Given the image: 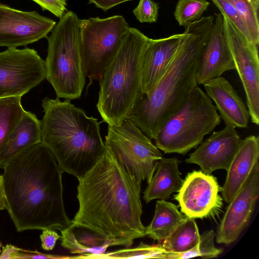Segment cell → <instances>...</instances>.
<instances>
[{
	"label": "cell",
	"mask_w": 259,
	"mask_h": 259,
	"mask_svg": "<svg viewBox=\"0 0 259 259\" xmlns=\"http://www.w3.org/2000/svg\"><path fill=\"white\" fill-rule=\"evenodd\" d=\"M79 208L72 224L90 230L111 246L131 247L146 235L141 220V187L127 174L110 150L78 179Z\"/></svg>",
	"instance_id": "obj_1"
},
{
	"label": "cell",
	"mask_w": 259,
	"mask_h": 259,
	"mask_svg": "<svg viewBox=\"0 0 259 259\" xmlns=\"http://www.w3.org/2000/svg\"><path fill=\"white\" fill-rule=\"evenodd\" d=\"M3 169L6 209L17 231H61L71 225L64 204V172L41 142L18 154Z\"/></svg>",
	"instance_id": "obj_2"
},
{
	"label": "cell",
	"mask_w": 259,
	"mask_h": 259,
	"mask_svg": "<svg viewBox=\"0 0 259 259\" xmlns=\"http://www.w3.org/2000/svg\"><path fill=\"white\" fill-rule=\"evenodd\" d=\"M214 17H202L186 27L185 37L167 70L148 95H140L127 117L150 139L183 105L196 83L201 52L209 38Z\"/></svg>",
	"instance_id": "obj_3"
},
{
	"label": "cell",
	"mask_w": 259,
	"mask_h": 259,
	"mask_svg": "<svg viewBox=\"0 0 259 259\" xmlns=\"http://www.w3.org/2000/svg\"><path fill=\"white\" fill-rule=\"evenodd\" d=\"M41 143L52 152L63 172L77 179L98 161L106 150L97 119L65 100H42Z\"/></svg>",
	"instance_id": "obj_4"
},
{
	"label": "cell",
	"mask_w": 259,
	"mask_h": 259,
	"mask_svg": "<svg viewBox=\"0 0 259 259\" xmlns=\"http://www.w3.org/2000/svg\"><path fill=\"white\" fill-rule=\"evenodd\" d=\"M149 40L138 29L130 27L115 57L103 74L97 108L108 124L117 125L126 118L141 94V61Z\"/></svg>",
	"instance_id": "obj_5"
},
{
	"label": "cell",
	"mask_w": 259,
	"mask_h": 259,
	"mask_svg": "<svg viewBox=\"0 0 259 259\" xmlns=\"http://www.w3.org/2000/svg\"><path fill=\"white\" fill-rule=\"evenodd\" d=\"M79 20L75 13L67 12L60 18L48 38L46 79L58 98L78 99L85 84Z\"/></svg>",
	"instance_id": "obj_6"
},
{
	"label": "cell",
	"mask_w": 259,
	"mask_h": 259,
	"mask_svg": "<svg viewBox=\"0 0 259 259\" xmlns=\"http://www.w3.org/2000/svg\"><path fill=\"white\" fill-rule=\"evenodd\" d=\"M217 111L196 84L182 107L162 125L153 139L155 145L164 153L186 154L220 123Z\"/></svg>",
	"instance_id": "obj_7"
},
{
	"label": "cell",
	"mask_w": 259,
	"mask_h": 259,
	"mask_svg": "<svg viewBox=\"0 0 259 259\" xmlns=\"http://www.w3.org/2000/svg\"><path fill=\"white\" fill-rule=\"evenodd\" d=\"M80 48L85 76L100 82L125 38L129 25L121 15L80 19Z\"/></svg>",
	"instance_id": "obj_8"
},
{
	"label": "cell",
	"mask_w": 259,
	"mask_h": 259,
	"mask_svg": "<svg viewBox=\"0 0 259 259\" xmlns=\"http://www.w3.org/2000/svg\"><path fill=\"white\" fill-rule=\"evenodd\" d=\"M104 144L140 187L142 181L150 182L163 157L151 139L128 118L119 124H108Z\"/></svg>",
	"instance_id": "obj_9"
},
{
	"label": "cell",
	"mask_w": 259,
	"mask_h": 259,
	"mask_svg": "<svg viewBox=\"0 0 259 259\" xmlns=\"http://www.w3.org/2000/svg\"><path fill=\"white\" fill-rule=\"evenodd\" d=\"M45 61L33 49L0 52V98L21 96L46 79Z\"/></svg>",
	"instance_id": "obj_10"
},
{
	"label": "cell",
	"mask_w": 259,
	"mask_h": 259,
	"mask_svg": "<svg viewBox=\"0 0 259 259\" xmlns=\"http://www.w3.org/2000/svg\"><path fill=\"white\" fill-rule=\"evenodd\" d=\"M224 32L246 98L251 122L259 124V60L258 46L223 15Z\"/></svg>",
	"instance_id": "obj_11"
},
{
	"label": "cell",
	"mask_w": 259,
	"mask_h": 259,
	"mask_svg": "<svg viewBox=\"0 0 259 259\" xmlns=\"http://www.w3.org/2000/svg\"><path fill=\"white\" fill-rule=\"evenodd\" d=\"M221 192V187L215 177L202 170H193L186 176L175 199L187 217L214 218L223 205Z\"/></svg>",
	"instance_id": "obj_12"
},
{
	"label": "cell",
	"mask_w": 259,
	"mask_h": 259,
	"mask_svg": "<svg viewBox=\"0 0 259 259\" xmlns=\"http://www.w3.org/2000/svg\"><path fill=\"white\" fill-rule=\"evenodd\" d=\"M56 23L36 11H24L0 3V47L25 46L47 37Z\"/></svg>",
	"instance_id": "obj_13"
},
{
	"label": "cell",
	"mask_w": 259,
	"mask_h": 259,
	"mask_svg": "<svg viewBox=\"0 0 259 259\" xmlns=\"http://www.w3.org/2000/svg\"><path fill=\"white\" fill-rule=\"evenodd\" d=\"M259 197V164L229 203L217 234L216 241L228 245L236 241L248 225Z\"/></svg>",
	"instance_id": "obj_14"
},
{
	"label": "cell",
	"mask_w": 259,
	"mask_h": 259,
	"mask_svg": "<svg viewBox=\"0 0 259 259\" xmlns=\"http://www.w3.org/2000/svg\"><path fill=\"white\" fill-rule=\"evenodd\" d=\"M242 139L229 124L202 141L186 159L188 163L198 165L203 172L211 174L223 169L226 171L238 151Z\"/></svg>",
	"instance_id": "obj_15"
},
{
	"label": "cell",
	"mask_w": 259,
	"mask_h": 259,
	"mask_svg": "<svg viewBox=\"0 0 259 259\" xmlns=\"http://www.w3.org/2000/svg\"><path fill=\"white\" fill-rule=\"evenodd\" d=\"M210 35L199 55L196 70V83L203 84L225 72L235 69L233 58L224 32L223 16L215 14Z\"/></svg>",
	"instance_id": "obj_16"
},
{
	"label": "cell",
	"mask_w": 259,
	"mask_h": 259,
	"mask_svg": "<svg viewBox=\"0 0 259 259\" xmlns=\"http://www.w3.org/2000/svg\"><path fill=\"white\" fill-rule=\"evenodd\" d=\"M186 33L149 40L141 61V94L148 95L167 70Z\"/></svg>",
	"instance_id": "obj_17"
},
{
	"label": "cell",
	"mask_w": 259,
	"mask_h": 259,
	"mask_svg": "<svg viewBox=\"0 0 259 259\" xmlns=\"http://www.w3.org/2000/svg\"><path fill=\"white\" fill-rule=\"evenodd\" d=\"M203 85L225 124L238 128L247 127L250 118L247 107L227 79L220 76L209 79Z\"/></svg>",
	"instance_id": "obj_18"
},
{
	"label": "cell",
	"mask_w": 259,
	"mask_h": 259,
	"mask_svg": "<svg viewBox=\"0 0 259 259\" xmlns=\"http://www.w3.org/2000/svg\"><path fill=\"white\" fill-rule=\"evenodd\" d=\"M259 157V138L251 135L242 140L241 144L227 170L221 192L229 203L249 177Z\"/></svg>",
	"instance_id": "obj_19"
},
{
	"label": "cell",
	"mask_w": 259,
	"mask_h": 259,
	"mask_svg": "<svg viewBox=\"0 0 259 259\" xmlns=\"http://www.w3.org/2000/svg\"><path fill=\"white\" fill-rule=\"evenodd\" d=\"M41 142V121L35 114L25 110L0 154V168H3L21 152Z\"/></svg>",
	"instance_id": "obj_20"
},
{
	"label": "cell",
	"mask_w": 259,
	"mask_h": 259,
	"mask_svg": "<svg viewBox=\"0 0 259 259\" xmlns=\"http://www.w3.org/2000/svg\"><path fill=\"white\" fill-rule=\"evenodd\" d=\"M180 161L176 158L162 157L143 193L144 200H166L178 192L183 183L179 169Z\"/></svg>",
	"instance_id": "obj_21"
},
{
	"label": "cell",
	"mask_w": 259,
	"mask_h": 259,
	"mask_svg": "<svg viewBox=\"0 0 259 259\" xmlns=\"http://www.w3.org/2000/svg\"><path fill=\"white\" fill-rule=\"evenodd\" d=\"M61 245L72 253L99 254L105 252L109 243L103 237L83 227L71 225L61 231Z\"/></svg>",
	"instance_id": "obj_22"
},
{
	"label": "cell",
	"mask_w": 259,
	"mask_h": 259,
	"mask_svg": "<svg viewBox=\"0 0 259 259\" xmlns=\"http://www.w3.org/2000/svg\"><path fill=\"white\" fill-rule=\"evenodd\" d=\"M186 218L177 205L165 200H158L153 219L146 227V235L154 240L163 241Z\"/></svg>",
	"instance_id": "obj_23"
},
{
	"label": "cell",
	"mask_w": 259,
	"mask_h": 259,
	"mask_svg": "<svg viewBox=\"0 0 259 259\" xmlns=\"http://www.w3.org/2000/svg\"><path fill=\"white\" fill-rule=\"evenodd\" d=\"M201 235L193 218H186L162 242V246L170 252H182L189 250L199 241Z\"/></svg>",
	"instance_id": "obj_24"
},
{
	"label": "cell",
	"mask_w": 259,
	"mask_h": 259,
	"mask_svg": "<svg viewBox=\"0 0 259 259\" xmlns=\"http://www.w3.org/2000/svg\"><path fill=\"white\" fill-rule=\"evenodd\" d=\"M21 97L0 98V154L25 112L21 104Z\"/></svg>",
	"instance_id": "obj_25"
},
{
	"label": "cell",
	"mask_w": 259,
	"mask_h": 259,
	"mask_svg": "<svg viewBox=\"0 0 259 259\" xmlns=\"http://www.w3.org/2000/svg\"><path fill=\"white\" fill-rule=\"evenodd\" d=\"M167 251L162 245H148L141 242L134 248H125L99 254H80L77 258H160L166 259Z\"/></svg>",
	"instance_id": "obj_26"
},
{
	"label": "cell",
	"mask_w": 259,
	"mask_h": 259,
	"mask_svg": "<svg viewBox=\"0 0 259 259\" xmlns=\"http://www.w3.org/2000/svg\"><path fill=\"white\" fill-rule=\"evenodd\" d=\"M215 234L213 230L205 231L200 236L199 242L192 248L182 252L168 251L166 259H186L194 257L211 258L218 256L223 252L214 243Z\"/></svg>",
	"instance_id": "obj_27"
},
{
	"label": "cell",
	"mask_w": 259,
	"mask_h": 259,
	"mask_svg": "<svg viewBox=\"0 0 259 259\" xmlns=\"http://www.w3.org/2000/svg\"><path fill=\"white\" fill-rule=\"evenodd\" d=\"M209 5V3L206 0H179L174 16L180 26L186 27L200 19Z\"/></svg>",
	"instance_id": "obj_28"
},
{
	"label": "cell",
	"mask_w": 259,
	"mask_h": 259,
	"mask_svg": "<svg viewBox=\"0 0 259 259\" xmlns=\"http://www.w3.org/2000/svg\"><path fill=\"white\" fill-rule=\"evenodd\" d=\"M236 10L246 24L250 33L251 42L258 46V10L251 0H227Z\"/></svg>",
	"instance_id": "obj_29"
},
{
	"label": "cell",
	"mask_w": 259,
	"mask_h": 259,
	"mask_svg": "<svg viewBox=\"0 0 259 259\" xmlns=\"http://www.w3.org/2000/svg\"><path fill=\"white\" fill-rule=\"evenodd\" d=\"M12 258H73V256H61L43 253L37 250L24 249L11 244L3 247L0 253V259Z\"/></svg>",
	"instance_id": "obj_30"
},
{
	"label": "cell",
	"mask_w": 259,
	"mask_h": 259,
	"mask_svg": "<svg viewBox=\"0 0 259 259\" xmlns=\"http://www.w3.org/2000/svg\"><path fill=\"white\" fill-rule=\"evenodd\" d=\"M221 11L246 37L249 41L251 38L248 28L234 7L227 0H211Z\"/></svg>",
	"instance_id": "obj_31"
},
{
	"label": "cell",
	"mask_w": 259,
	"mask_h": 259,
	"mask_svg": "<svg viewBox=\"0 0 259 259\" xmlns=\"http://www.w3.org/2000/svg\"><path fill=\"white\" fill-rule=\"evenodd\" d=\"M159 4L152 0H140L133 11L137 19L141 23H149L156 22Z\"/></svg>",
	"instance_id": "obj_32"
},
{
	"label": "cell",
	"mask_w": 259,
	"mask_h": 259,
	"mask_svg": "<svg viewBox=\"0 0 259 259\" xmlns=\"http://www.w3.org/2000/svg\"><path fill=\"white\" fill-rule=\"evenodd\" d=\"M42 8L48 10L57 17L61 18L66 10V0H32Z\"/></svg>",
	"instance_id": "obj_33"
},
{
	"label": "cell",
	"mask_w": 259,
	"mask_h": 259,
	"mask_svg": "<svg viewBox=\"0 0 259 259\" xmlns=\"http://www.w3.org/2000/svg\"><path fill=\"white\" fill-rule=\"evenodd\" d=\"M60 236L55 230L52 229H45L42 230L40 235L41 246L43 249L49 251L52 250L59 239Z\"/></svg>",
	"instance_id": "obj_34"
},
{
	"label": "cell",
	"mask_w": 259,
	"mask_h": 259,
	"mask_svg": "<svg viewBox=\"0 0 259 259\" xmlns=\"http://www.w3.org/2000/svg\"><path fill=\"white\" fill-rule=\"evenodd\" d=\"M130 1L132 0H89V3L95 4L97 8L105 12L116 5Z\"/></svg>",
	"instance_id": "obj_35"
},
{
	"label": "cell",
	"mask_w": 259,
	"mask_h": 259,
	"mask_svg": "<svg viewBox=\"0 0 259 259\" xmlns=\"http://www.w3.org/2000/svg\"><path fill=\"white\" fill-rule=\"evenodd\" d=\"M7 209V201L5 196L3 176L0 175V210Z\"/></svg>",
	"instance_id": "obj_36"
},
{
	"label": "cell",
	"mask_w": 259,
	"mask_h": 259,
	"mask_svg": "<svg viewBox=\"0 0 259 259\" xmlns=\"http://www.w3.org/2000/svg\"><path fill=\"white\" fill-rule=\"evenodd\" d=\"M257 9L259 8V0H251Z\"/></svg>",
	"instance_id": "obj_37"
},
{
	"label": "cell",
	"mask_w": 259,
	"mask_h": 259,
	"mask_svg": "<svg viewBox=\"0 0 259 259\" xmlns=\"http://www.w3.org/2000/svg\"><path fill=\"white\" fill-rule=\"evenodd\" d=\"M2 247V242L0 241V248Z\"/></svg>",
	"instance_id": "obj_38"
}]
</instances>
